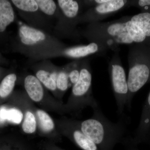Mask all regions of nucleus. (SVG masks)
Masks as SVG:
<instances>
[{
  "instance_id": "obj_7",
  "label": "nucleus",
  "mask_w": 150,
  "mask_h": 150,
  "mask_svg": "<svg viewBox=\"0 0 150 150\" xmlns=\"http://www.w3.org/2000/svg\"><path fill=\"white\" fill-rule=\"evenodd\" d=\"M109 49L105 44L96 42H91L87 45L67 46L64 48L39 54L29 62L33 63L42 60L57 57L79 60L86 59L88 56L92 55H103Z\"/></svg>"
},
{
  "instance_id": "obj_10",
  "label": "nucleus",
  "mask_w": 150,
  "mask_h": 150,
  "mask_svg": "<svg viewBox=\"0 0 150 150\" xmlns=\"http://www.w3.org/2000/svg\"><path fill=\"white\" fill-rule=\"evenodd\" d=\"M130 0H108L102 4L90 8L81 14L79 24L99 22L119 11L130 6Z\"/></svg>"
},
{
  "instance_id": "obj_2",
  "label": "nucleus",
  "mask_w": 150,
  "mask_h": 150,
  "mask_svg": "<svg viewBox=\"0 0 150 150\" xmlns=\"http://www.w3.org/2000/svg\"><path fill=\"white\" fill-rule=\"evenodd\" d=\"M93 109L92 116L81 122L80 129L100 150H113L116 144H121L129 136V118L123 113L115 123L104 115L99 104Z\"/></svg>"
},
{
  "instance_id": "obj_25",
  "label": "nucleus",
  "mask_w": 150,
  "mask_h": 150,
  "mask_svg": "<svg viewBox=\"0 0 150 150\" xmlns=\"http://www.w3.org/2000/svg\"><path fill=\"white\" fill-rule=\"evenodd\" d=\"M108 1V0H84L81 1V2L83 7H86L90 8L107 2Z\"/></svg>"
},
{
  "instance_id": "obj_12",
  "label": "nucleus",
  "mask_w": 150,
  "mask_h": 150,
  "mask_svg": "<svg viewBox=\"0 0 150 150\" xmlns=\"http://www.w3.org/2000/svg\"><path fill=\"white\" fill-rule=\"evenodd\" d=\"M150 134V91L143 105L139 123L132 140L138 145L146 143Z\"/></svg>"
},
{
  "instance_id": "obj_13",
  "label": "nucleus",
  "mask_w": 150,
  "mask_h": 150,
  "mask_svg": "<svg viewBox=\"0 0 150 150\" xmlns=\"http://www.w3.org/2000/svg\"><path fill=\"white\" fill-rule=\"evenodd\" d=\"M17 20L11 1L0 0V43L7 39L8 27Z\"/></svg>"
},
{
  "instance_id": "obj_24",
  "label": "nucleus",
  "mask_w": 150,
  "mask_h": 150,
  "mask_svg": "<svg viewBox=\"0 0 150 150\" xmlns=\"http://www.w3.org/2000/svg\"><path fill=\"white\" fill-rule=\"evenodd\" d=\"M121 144L124 146L125 150H140L138 147V145L132 141V137L130 136L125 138Z\"/></svg>"
},
{
  "instance_id": "obj_3",
  "label": "nucleus",
  "mask_w": 150,
  "mask_h": 150,
  "mask_svg": "<svg viewBox=\"0 0 150 150\" xmlns=\"http://www.w3.org/2000/svg\"><path fill=\"white\" fill-rule=\"evenodd\" d=\"M16 22L17 33L11 41V48L13 52L25 56L29 61L39 54L67 46L51 33L30 27L18 20Z\"/></svg>"
},
{
  "instance_id": "obj_4",
  "label": "nucleus",
  "mask_w": 150,
  "mask_h": 150,
  "mask_svg": "<svg viewBox=\"0 0 150 150\" xmlns=\"http://www.w3.org/2000/svg\"><path fill=\"white\" fill-rule=\"evenodd\" d=\"M128 60L129 93L126 107L131 110L134 96L146 84L150 82V47L144 44L131 45Z\"/></svg>"
},
{
  "instance_id": "obj_28",
  "label": "nucleus",
  "mask_w": 150,
  "mask_h": 150,
  "mask_svg": "<svg viewBox=\"0 0 150 150\" xmlns=\"http://www.w3.org/2000/svg\"><path fill=\"white\" fill-rule=\"evenodd\" d=\"M146 143H147L150 145V134L149 136V137H148L147 140L146 142Z\"/></svg>"
},
{
  "instance_id": "obj_19",
  "label": "nucleus",
  "mask_w": 150,
  "mask_h": 150,
  "mask_svg": "<svg viewBox=\"0 0 150 150\" xmlns=\"http://www.w3.org/2000/svg\"><path fill=\"white\" fill-rule=\"evenodd\" d=\"M83 59L74 60L67 64L69 88L73 86L79 80Z\"/></svg>"
},
{
  "instance_id": "obj_26",
  "label": "nucleus",
  "mask_w": 150,
  "mask_h": 150,
  "mask_svg": "<svg viewBox=\"0 0 150 150\" xmlns=\"http://www.w3.org/2000/svg\"><path fill=\"white\" fill-rule=\"evenodd\" d=\"M9 64L8 59L4 57L0 52V66L1 65H7Z\"/></svg>"
},
{
  "instance_id": "obj_27",
  "label": "nucleus",
  "mask_w": 150,
  "mask_h": 150,
  "mask_svg": "<svg viewBox=\"0 0 150 150\" xmlns=\"http://www.w3.org/2000/svg\"><path fill=\"white\" fill-rule=\"evenodd\" d=\"M6 69H4V68H3L2 67H1L0 66V76H1V74L2 73L4 72V71H6Z\"/></svg>"
},
{
  "instance_id": "obj_18",
  "label": "nucleus",
  "mask_w": 150,
  "mask_h": 150,
  "mask_svg": "<svg viewBox=\"0 0 150 150\" xmlns=\"http://www.w3.org/2000/svg\"><path fill=\"white\" fill-rule=\"evenodd\" d=\"M17 75L11 73L6 75L0 83V97L5 98L12 92L17 81Z\"/></svg>"
},
{
  "instance_id": "obj_11",
  "label": "nucleus",
  "mask_w": 150,
  "mask_h": 150,
  "mask_svg": "<svg viewBox=\"0 0 150 150\" xmlns=\"http://www.w3.org/2000/svg\"><path fill=\"white\" fill-rule=\"evenodd\" d=\"M33 63L31 69L35 71V77L43 85L51 91L57 89L56 80L60 67L53 64L48 59Z\"/></svg>"
},
{
  "instance_id": "obj_8",
  "label": "nucleus",
  "mask_w": 150,
  "mask_h": 150,
  "mask_svg": "<svg viewBox=\"0 0 150 150\" xmlns=\"http://www.w3.org/2000/svg\"><path fill=\"white\" fill-rule=\"evenodd\" d=\"M25 24L52 34L54 26L41 12L36 0H11Z\"/></svg>"
},
{
  "instance_id": "obj_9",
  "label": "nucleus",
  "mask_w": 150,
  "mask_h": 150,
  "mask_svg": "<svg viewBox=\"0 0 150 150\" xmlns=\"http://www.w3.org/2000/svg\"><path fill=\"white\" fill-rule=\"evenodd\" d=\"M71 96L73 100H79L92 108L99 104L93 94L91 69L89 61L86 58L83 59L79 78L72 86Z\"/></svg>"
},
{
  "instance_id": "obj_14",
  "label": "nucleus",
  "mask_w": 150,
  "mask_h": 150,
  "mask_svg": "<svg viewBox=\"0 0 150 150\" xmlns=\"http://www.w3.org/2000/svg\"><path fill=\"white\" fill-rule=\"evenodd\" d=\"M24 88L29 97L33 101L39 102L44 95V90L39 80L32 75L25 76L23 81Z\"/></svg>"
},
{
  "instance_id": "obj_20",
  "label": "nucleus",
  "mask_w": 150,
  "mask_h": 150,
  "mask_svg": "<svg viewBox=\"0 0 150 150\" xmlns=\"http://www.w3.org/2000/svg\"><path fill=\"white\" fill-rule=\"evenodd\" d=\"M36 113L40 129L46 132L52 131L54 129V124L50 116L42 110H38Z\"/></svg>"
},
{
  "instance_id": "obj_22",
  "label": "nucleus",
  "mask_w": 150,
  "mask_h": 150,
  "mask_svg": "<svg viewBox=\"0 0 150 150\" xmlns=\"http://www.w3.org/2000/svg\"><path fill=\"white\" fill-rule=\"evenodd\" d=\"M22 129L27 134H32L35 132L36 129V121L35 116L32 112L28 111L25 113Z\"/></svg>"
},
{
  "instance_id": "obj_16",
  "label": "nucleus",
  "mask_w": 150,
  "mask_h": 150,
  "mask_svg": "<svg viewBox=\"0 0 150 150\" xmlns=\"http://www.w3.org/2000/svg\"><path fill=\"white\" fill-rule=\"evenodd\" d=\"M131 20L144 33L150 46V11L132 16Z\"/></svg>"
},
{
  "instance_id": "obj_1",
  "label": "nucleus",
  "mask_w": 150,
  "mask_h": 150,
  "mask_svg": "<svg viewBox=\"0 0 150 150\" xmlns=\"http://www.w3.org/2000/svg\"><path fill=\"white\" fill-rule=\"evenodd\" d=\"M131 16L108 22L88 24L80 31L81 36L90 43L96 42L106 45L114 52H119V44L130 45L144 44L150 46L144 33L131 20Z\"/></svg>"
},
{
  "instance_id": "obj_23",
  "label": "nucleus",
  "mask_w": 150,
  "mask_h": 150,
  "mask_svg": "<svg viewBox=\"0 0 150 150\" xmlns=\"http://www.w3.org/2000/svg\"><path fill=\"white\" fill-rule=\"evenodd\" d=\"M130 6L139 9L141 12L150 11V0H131Z\"/></svg>"
},
{
  "instance_id": "obj_17",
  "label": "nucleus",
  "mask_w": 150,
  "mask_h": 150,
  "mask_svg": "<svg viewBox=\"0 0 150 150\" xmlns=\"http://www.w3.org/2000/svg\"><path fill=\"white\" fill-rule=\"evenodd\" d=\"M23 117L22 112L16 108L7 109L5 107L0 108V123L8 121L15 124H19Z\"/></svg>"
},
{
  "instance_id": "obj_5",
  "label": "nucleus",
  "mask_w": 150,
  "mask_h": 150,
  "mask_svg": "<svg viewBox=\"0 0 150 150\" xmlns=\"http://www.w3.org/2000/svg\"><path fill=\"white\" fill-rule=\"evenodd\" d=\"M61 11L59 19L54 25L52 35L60 39H79L80 31L78 29L79 19L83 7L81 1L58 0Z\"/></svg>"
},
{
  "instance_id": "obj_6",
  "label": "nucleus",
  "mask_w": 150,
  "mask_h": 150,
  "mask_svg": "<svg viewBox=\"0 0 150 150\" xmlns=\"http://www.w3.org/2000/svg\"><path fill=\"white\" fill-rule=\"evenodd\" d=\"M108 71L112 91L116 101L117 112L120 115L124 113L127 105L129 93L127 78L121 63L119 52H115L109 62Z\"/></svg>"
},
{
  "instance_id": "obj_21",
  "label": "nucleus",
  "mask_w": 150,
  "mask_h": 150,
  "mask_svg": "<svg viewBox=\"0 0 150 150\" xmlns=\"http://www.w3.org/2000/svg\"><path fill=\"white\" fill-rule=\"evenodd\" d=\"M56 86L57 89L62 93L67 91L69 88L67 64L60 67L56 80Z\"/></svg>"
},
{
  "instance_id": "obj_15",
  "label": "nucleus",
  "mask_w": 150,
  "mask_h": 150,
  "mask_svg": "<svg viewBox=\"0 0 150 150\" xmlns=\"http://www.w3.org/2000/svg\"><path fill=\"white\" fill-rule=\"evenodd\" d=\"M41 12L48 21L54 26L61 14L57 1L53 0H36Z\"/></svg>"
}]
</instances>
